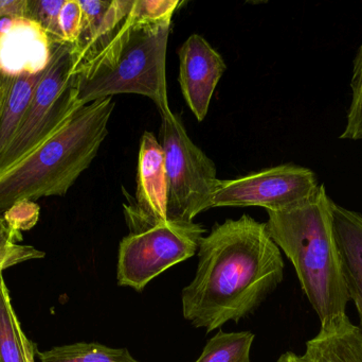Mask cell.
I'll use <instances>...</instances> for the list:
<instances>
[{"label":"cell","mask_w":362,"mask_h":362,"mask_svg":"<svg viewBox=\"0 0 362 362\" xmlns=\"http://www.w3.org/2000/svg\"><path fill=\"white\" fill-rule=\"evenodd\" d=\"M284 276L280 248L266 223L244 215L215 225L200 242L195 278L181 293L182 314L212 333L253 314Z\"/></svg>","instance_id":"6da1fadb"},{"label":"cell","mask_w":362,"mask_h":362,"mask_svg":"<svg viewBox=\"0 0 362 362\" xmlns=\"http://www.w3.org/2000/svg\"><path fill=\"white\" fill-rule=\"evenodd\" d=\"M333 200L325 184L313 197L280 212H268V233L295 267L321 327L346 316L350 302L334 232Z\"/></svg>","instance_id":"7a4b0ae2"},{"label":"cell","mask_w":362,"mask_h":362,"mask_svg":"<svg viewBox=\"0 0 362 362\" xmlns=\"http://www.w3.org/2000/svg\"><path fill=\"white\" fill-rule=\"evenodd\" d=\"M171 23L127 15L103 46L72 70L78 102L85 106L119 94H136L153 100L161 117L171 114L165 72Z\"/></svg>","instance_id":"3957f363"},{"label":"cell","mask_w":362,"mask_h":362,"mask_svg":"<svg viewBox=\"0 0 362 362\" xmlns=\"http://www.w3.org/2000/svg\"><path fill=\"white\" fill-rule=\"evenodd\" d=\"M114 108L112 97L81 106L52 137L0 174V216L17 202L64 197L97 157Z\"/></svg>","instance_id":"277c9868"},{"label":"cell","mask_w":362,"mask_h":362,"mask_svg":"<svg viewBox=\"0 0 362 362\" xmlns=\"http://www.w3.org/2000/svg\"><path fill=\"white\" fill-rule=\"evenodd\" d=\"M74 44H53L52 59L38 83L29 108L6 150L0 155V174L52 137L82 106L72 76Z\"/></svg>","instance_id":"5b68a950"},{"label":"cell","mask_w":362,"mask_h":362,"mask_svg":"<svg viewBox=\"0 0 362 362\" xmlns=\"http://www.w3.org/2000/svg\"><path fill=\"white\" fill-rule=\"evenodd\" d=\"M160 145L167 170L168 219L193 222L210 210L219 179L214 162L196 146L177 115L161 117Z\"/></svg>","instance_id":"8992f818"},{"label":"cell","mask_w":362,"mask_h":362,"mask_svg":"<svg viewBox=\"0 0 362 362\" xmlns=\"http://www.w3.org/2000/svg\"><path fill=\"white\" fill-rule=\"evenodd\" d=\"M204 233L202 225L175 220L129 233L119 247L118 284L142 293L163 272L193 257Z\"/></svg>","instance_id":"52a82bcc"},{"label":"cell","mask_w":362,"mask_h":362,"mask_svg":"<svg viewBox=\"0 0 362 362\" xmlns=\"http://www.w3.org/2000/svg\"><path fill=\"white\" fill-rule=\"evenodd\" d=\"M319 186L310 168L284 164L240 178L218 180L211 208L261 206L267 212H280L310 199Z\"/></svg>","instance_id":"ba28073f"},{"label":"cell","mask_w":362,"mask_h":362,"mask_svg":"<svg viewBox=\"0 0 362 362\" xmlns=\"http://www.w3.org/2000/svg\"><path fill=\"white\" fill-rule=\"evenodd\" d=\"M168 196L163 148L154 134L146 131L140 142L135 200L124 210L131 233H138L169 220Z\"/></svg>","instance_id":"9c48e42d"},{"label":"cell","mask_w":362,"mask_h":362,"mask_svg":"<svg viewBox=\"0 0 362 362\" xmlns=\"http://www.w3.org/2000/svg\"><path fill=\"white\" fill-rule=\"evenodd\" d=\"M53 42L46 30L28 17L0 21V72L4 76L45 72L52 59Z\"/></svg>","instance_id":"30bf717a"},{"label":"cell","mask_w":362,"mask_h":362,"mask_svg":"<svg viewBox=\"0 0 362 362\" xmlns=\"http://www.w3.org/2000/svg\"><path fill=\"white\" fill-rule=\"evenodd\" d=\"M180 80L183 98L198 121L208 114L217 83L225 72L221 55L198 34H192L178 51Z\"/></svg>","instance_id":"8fae6325"},{"label":"cell","mask_w":362,"mask_h":362,"mask_svg":"<svg viewBox=\"0 0 362 362\" xmlns=\"http://www.w3.org/2000/svg\"><path fill=\"white\" fill-rule=\"evenodd\" d=\"M334 232L341 259L344 282L350 301L354 302L359 316L362 336V215L333 202Z\"/></svg>","instance_id":"7c38bea8"},{"label":"cell","mask_w":362,"mask_h":362,"mask_svg":"<svg viewBox=\"0 0 362 362\" xmlns=\"http://www.w3.org/2000/svg\"><path fill=\"white\" fill-rule=\"evenodd\" d=\"M46 70L36 74L8 77L6 99L0 113V155L18 130Z\"/></svg>","instance_id":"4fadbf2b"},{"label":"cell","mask_w":362,"mask_h":362,"mask_svg":"<svg viewBox=\"0 0 362 362\" xmlns=\"http://www.w3.org/2000/svg\"><path fill=\"white\" fill-rule=\"evenodd\" d=\"M37 352L21 329L0 272V362H35Z\"/></svg>","instance_id":"5bb4252c"},{"label":"cell","mask_w":362,"mask_h":362,"mask_svg":"<svg viewBox=\"0 0 362 362\" xmlns=\"http://www.w3.org/2000/svg\"><path fill=\"white\" fill-rule=\"evenodd\" d=\"M40 362H140L127 349H112L95 342H78L37 352Z\"/></svg>","instance_id":"9a60e30c"},{"label":"cell","mask_w":362,"mask_h":362,"mask_svg":"<svg viewBox=\"0 0 362 362\" xmlns=\"http://www.w3.org/2000/svg\"><path fill=\"white\" fill-rule=\"evenodd\" d=\"M255 335L250 332L223 333L219 331L206 342L195 362H251L250 350Z\"/></svg>","instance_id":"2e32d148"},{"label":"cell","mask_w":362,"mask_h":362,"mask_svg":"<svg viewBox=\"0 0 362 362\" xmlns=\"http://www.w3.org/2000/svg\"><path fill=\"white\" fill-rule=\"evenodd\" d=\"M21 234L8 227L0 216V272L31 259H42L45 253L32 246L21 244Z\"/></svg>","instance_id":"e0dca14e"},{"label":"cell","mask_w":362,"mask_h":362,"mask_svg":"<svg viewBox=\"0 0 362 362\" xmlns=\"http://www.w3.org/2000/svg\"><path fill=\"white\" fill-rule=\"evenodd\" d=\"M351 81L352 101L349 108L348 120L340 140H362V45L357 50L353 62Z\"/></svg>","instance_id":"ac0fdd59"},{"label":"cell","mask_w":362,"mask_h":362,"mask_svg":"<svg viewBox=\"0 0 362 362\" xmlns=\"http://www.w3.org/2000/svg\"><path fill=\"white\" fill-rule=\"evenodd\" d=\"M65 1L66 0H29L25 17L37 21L46 30L53 42H64L59 27V14Z\"/></svg>","instance_id":"d6986e66"},{"label":"cell","mask_w":362,"mask_h":362,"mask_svg":"<svg viewBox=\"0 0 362 362\" xmlns=\"http://www.w3.org/2000/svg\"><path fill=\"white\" fill-rule=\"evenodd\" d=\"M180 4L178 0H137L133 2L129 15L150 23L169 21Z\"/></svg>","instance_id":"ffe728a7"},{"label":"cell","mask_w":362,"mask_h":362,"mask_svg":"<svg viewBox=\"0 0 362 362\" xmlns=\"http://www.w3.org/2000/svg\"><path fill=\"white\" fill-rule=\"evenodd\" d=\"M38 216L40 206L33 201L17 202L2 215L8 227L19 234L34 227L37 222Z\"/></svg>","instance_id":"44dd1931"},{"label":"cell","mask_w":362,"mask_h":362,"mask_svg":"<svg viewBox=\"0 0 362 362\" xmlns=\"http://www.w3.org/2000/svg\"><path fill=\"white\" fill-rule=\"evenodd\" d=\"M82 8L78 0H66L59 14L64 42L76 44L82 31Z\"/></svg>","instance_id":"7402d4cb"},{"label":"cell","mask_w":362,"mask_h":362,"mask_svg":"<svg viewBox=\"0 0 362 362\" xmlns=\"http://www.w3.org/2000/svg\"><path fill=\"white\" fill-rule=\"evenodd\" d=\"M28 1L29 0H0V21L6 17H25Z\"/></svg>","instance_id":"603a6c76"},{"label":"cell","mask_w":362,"mask_h":362,"mask_svg":"<svg viewBox=\"0 0 362 362\" xmlns=\"http://www.w3.org/2000/svg\"><path fill=\"white\" fill-rule=\"evenodd\" d=\"M8 77L4 76L0 72V113H1L2 106H4V99H6V89H8Z\"/></svg>","instance_id":"cb8c5ba5"},{"label":"cell","mask_w":362,"mask_h":362,"mask_svg":"<svg viewBox=\"0 0 362 362\" xmlns=\"http://www.w3.org/2000/svg\"><path fill=\"white\" fill-rule=\"evenodd\" d=\"M279 362H304V361L301 356H298V355L291 352H287L280 357Z\"/></svg>","instance_id":"d4e9b609"}]
</instances>
